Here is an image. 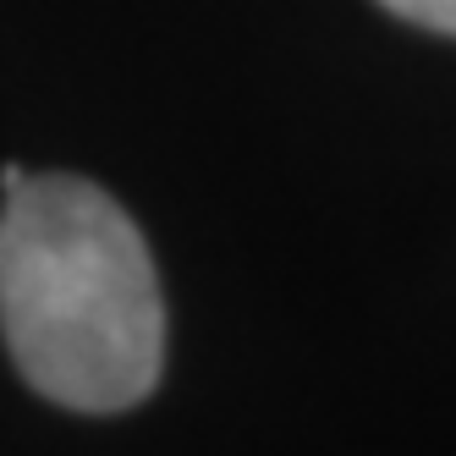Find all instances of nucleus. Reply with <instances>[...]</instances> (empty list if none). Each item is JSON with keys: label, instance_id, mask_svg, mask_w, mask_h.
<instances>
[{"label": "nucleus", "instance_id": "obj_1", "mask_svg": "<svg viewBox=\"0 0 456 456\" xmlns=\"http://www.w3.org/2000/svg\"><path fill=\"white\" fill-rule=\"evenodd\" d=\"M0 182V330L22 379L72 412L143 402L166 357V303L138 225L77 176L6 166Z\"/></svg>", "mask_w": 456, "mask_h": 456}, {"label": "nucleus", "instance_id": "obj_2", "mask_svg": "<svg viewBox=\"0 0 456 456\" xmlns=\"http://www.w3.org/2000/svg\"><path fill=\"white\" fill-rule=\"evenodd\" d=\"M396 17L418 22V28H435V34H456V0H385Z\"/></svg>", "mask_w": 456, "mask_h": 456}]
</instances>
